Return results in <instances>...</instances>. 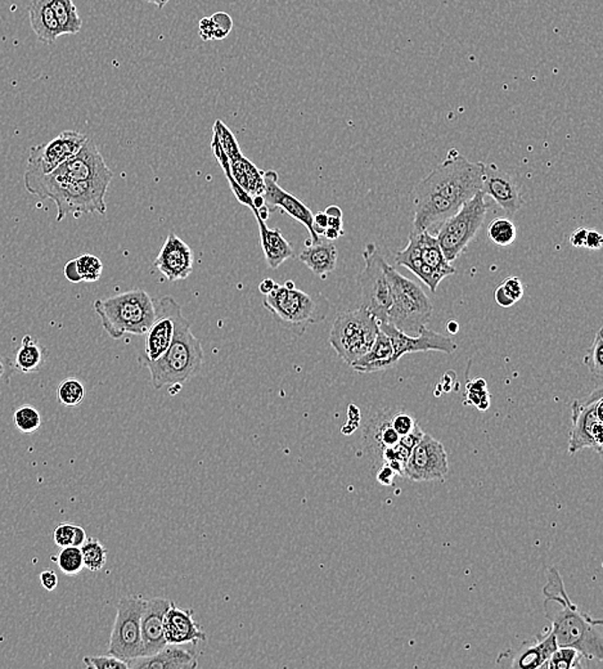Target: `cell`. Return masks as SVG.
<instances>
[{
  "mask_svg": "<svg viewBox=\"0 0 603 669\" xmlns=\"http://www.w3.org/2000/svg\"><path fill=\"white\" fill-rule=\"evenodd\" d=\"M484 163H471L456 148L413 188V230L436 236L450 216L482 191Z\"/></svg>",
  "mask_w": 603,
  "mask_h": 669,
  "instance_id": "1",
  "label": "cell"
},
{
  "mask_svg": "<svg viewBox=\"0 0 603 669\" xmlns=\"http://www.w3.org/2000/svg\"><path fill=\"white\" fill-rule=\"evenodd\" d=\"M543 595L544 615L552 623L550 631L558 647L576 648L585 658L602 663V619L592 618L570 600L560 572L555 566L549 569Z\"/></svg>",
  "mask_w": 603,
  "mask_h": 669,
  "instance_id": "2",
  "label": "cell"
},
{
  "mask_svg": "<svg viewBox=\"0 0 603 669\" xmlns=\"http://www.w3.org/2000/svg\"><path fill=\"white\" fill-rule=\"evenodd\" d=\"M26 191L37 197L54 201L57 206V222L69 214L76 218L81 214L105 215L107 213V180H71L54 174L23 175Z\"/></svg>",
  "mask_w": 603,
  "mask_h": 669,
  "instance_id": "3",
  "label": "cell"
},
{
  "mask_svg": "<svg viewBox=\"0 0 603 669\" xmlns=\"http://www.w3.org/2000/svg\"><path fill=\"white\" fill-rule=\"evenodd\" d=\"M175 334L168 352L155 362H147L155 389L184 384L200 372L204 364L201 341L193 335L191 324L181 314L180 304H174Z\"/></svg>",
  "mask_w": 603,
  "mask_h": 669,
  "instance_id": "4",
  "label": "cell"
},
{
  "mask_svg": "<svg viewBox=\"0 0 603 669\" xmlns=\"http://www.w3.org/2000/svg\"><path fill=\"white\" fill-rule=\"evenodd\" d=\"M95 311L113 340L125 334L145 335L156 318V304L148 292L140 289L96 300Z\"/></svg>",
  "mask_w": 603,
  "mask_h": 669,
  "instance_id": "5",
  "label": "cell"
},
{
  "mask_svg": "<svg viewBox=\"0 0 603 669\" xmlns=\"http://www.w3.org/2000/svg\"><path fill=\"white\" fill-rule=\"evenodd\" d=\"M391 288V306L386 322L404 334L415 336L426 326L434 314V306L423 289L406 279L388 262L383 263Z\"/></svg>",
  "mask_w": 603,
  "mask_h": 669,
  "instance_id": "6",
  "label": "cell"
},
{
  "mask_svg": "<svg viewBox=\"0 0 603 669\" xmlns=\"http://www.w3.org/2000/svg\"><path fill=\"white\" fill-rule=\"evenodd\" d=\"M264 306L291 331L303 335L310 324L326 320L331 304L322 295H309L275 283L273 290L265 295Z\"/></svg>",
  "mask_w": 603,
  "mask_h": 669,
  "instance_id": "7",
  "label": "cell"
},
{
  "mask_svg": "<svg viewBox=\"0 0 603 669\" xmlns=\"http://www.w3.org/2000/svg\"><path fill=\"white\" fill-rule=\"evenodd\" d=\"M379 331V321L359 306L336 317L331 329L330 344L339 358L351 366L371 349Z\"/></svg>",
  "mask_w": 603,
  "mask_h": 669,
  "instance_id": "8",
  "label": "cell"
},
{
  "mask_svg": "<svg viewBox=\"0 0 603 669\" xmlns=\"http://www.w3.org/2000/svg\"><path fill=\"white\" fill-rule=\"evenodd\" d=\"M485 196L482 191L477 192L455 215L447 219L436 233L448 262L453 263L459 258L484 223L489 210Z\"/></svg>",
  "mask_w": 603,
  "mask_h": 669,
  "instance_id": "9",
  "label": "cell"
},
{
  "mask_svg": "<svg viewBox=\"0 0 603 669\" xmlns=\"http://www.w3.org/2000/svg\"><path fill=\"white\" fill-rule=\"evenodd\" d=\"M364 267L358 277L360 306L370 312L379 323L388 320L391 306V288L383 270L385 258L373 242L365 245L363 250Z\"/></svg>",
  "mask_w": 603,
  "mask_h": 669,
  "instance_id": "10",
  "label": "cell"
},
{
  "mask_svg": "<svg viewBox=\"0 0 603 669\" xmlns=\"http://www.w3.org/2000/svg\"><path fill=\"white\" fill-rule=\"evenodd\" d=\"M146 600L143 596H125L117 604L115 624L108 645V654L124 660L129 665L131 660L143 656L140 619ZM130 669V668H129Z\"/></svg>",
  "mask_w": 603,
  "mask_h": 669,
  "instance_id": "11",
  "label": "cell"
},
{
  "mask_svg": "<svg viewBox=\"0 0 603 669\" xmlns=\"http://www.w3.org/2000/svg\"><path fill=\"white\" fill-rule=\"evenodd\" d=\"M602 388L596 389L584 400L573 402V426L570 431L569 454L575 455L585 448L603 452V398Z\"/></svg>",
  "mask_w": 603,
  "mask_h": 669,
  "instance_id": "12",
  "label": "cell"
},
{
  "mask_svg": "<svg viewBox=\"0 0 603 669\" xmlns=\"http://www.w3.org/2000/svg\"><path fill=\"white\" fill-rule=\"evenodd\" d=\"M448 472H449V463H448V454L443 443L439 442L432 435L424 432L423 439L413 448L404 466L403 478L423 483V481H443Z\"/></svg>",
  "mask_w": 603,
  "mask_h": 669,
  "instance_id": "13",
  "label": "cell"
},
{
  "mask_svg": "<svg viewBox=\"0 0 603 669\" xmlns=\"http://www.w3.org/2000/svg\"><path fill=\"white\" fill-rule=\"evenodd\" d=\"M88 137L75 130H64L46 145L30 148L26 173L51 174L61 163L74 156L83 147Z\"/></svg>",
  "mask_w": 603,
  "mask_h": 669,
  "instance_id": "14",
  "label": "cell"
},
{
  "mask_svg": "<svg viewBox=\"0 0 603 669\" xmlns=\"http://www.w3.org/2000/svg\"><path fill=\"white\" fill-rule=\"evenodd\" d=\"M380 330L385 332L391 341L390 367L397 364L404 355H411V353L441 352L445 355H452L458 349V344L455 343L452 339L438 334L427 329V326H423L420 334L415 336L404 334L388 322L380 323Z\"/></svg>",
  "mask_w": 603,
  "mask_h": 669,
  "instance_id": "15",
  "label": "cell"
},
{
  "mask_svg": "<svg viewBox=\"0 0 603 669\" xmlns=\"http://www.w3.org/2000/svg\"><path fill=\"white\" fill-rule=\"evenodd\" d=\"M558 648L552 631L540 633L535 639L521 642L517 647H512L499 654L497 659L498 667L512 669H537L543 668L547 660L550 658Z\"/></svg>",
  "mask_w": 603,
  "mask_h": 669,
  "instance_id": "16",
  "label": "cell"
},
{
  "mask_svg": "<svg viewBox=\"0 0 603 669\" xmlns=\"http://www.w3.org/2000/svg\"><path fill=\"white\" fill-rule=\"evenodd\" d=\"M280 180V177H278L277 171H265V189L264 195H263L265 206L268 207L269 212L282 210L287 215L303 224L309 230L310 235V239L306 241V244H317L322 238L315 233L314 227H313V216L314 214H313L312 210L306 204L301 203L297 196L285 191L280 186V180Z\"/></svg>",
  "mask_w": 603,
  "mask_h": 669,
  "instance_id": "17",
  "label": "cell"
},
{
  "mask_svg": "<svg viewBox=\"0 0 603 669\" xmlns=\"http://www.w3.org/2000/svg\"><path fill=\"white\" fill-rule=\"evenodd\" d=\"M51 174L71 180H107L113 178V171L106 165L104 156L92 139L88 138L83 147L74 156L61 163Z\"/></svg>",
  "mask_w": 603,
  "mask_h": 669,
  "instance_id": "18",
  "label": "cell"
},
{
  "mask_svg": "<svg viewBox=\"0 0 603 669\" xmlns=\"http://www.w3.org/2000/svg\"><path fill=\"white\" fill-rule=\"evenodd\" d=\"M193 264L195 255L192 248L175 233L170 232L155 260L154 267L161 272L168 281L177 282L191 276Z\"/></svg>",
  "mask_w": 603,
  "mask_h": 669,
  "instance_id": "19",
  "label": "cell"
},
{
  "mask_svg": "<svg viewBox=\"0 0 603 669\" xmlns=\"http://www.w3.org/2000/svg\"><path fill=\"white\" fill-rule=\"evenodd\" d=\"M482 191L490 196L497 205L508 216L516 214L523 205L519 187L507 171L498 168L496 163H484Z\"/></svg>",
  "mask_w": 603,
  "mask_h": 669,
  "instance_id": "20",
  "label": "cell"
},
{
  "mask_svg": "<svg viewBox=\"0 0 603 669\" xmlns=\"http://www.w3.org/2000/svg\"><path fill=\"white\" fill-rule=\"evenodd\" d=\"M172 297H163L156 305V318L146 332L145 352L147 362H155L168 352L175 334Z\"/></svg>",
  "mask_w": 603,
  "mask_h": 669,
  "instance_id": "21",
  "label": "cell"
},
{
  "mask_svg": "<svg viewBox=\"0 0 603 669\" xmlns=\"http://www.w3.org/2000/svg\"><path fill=\"white\" fill-rule=\"evenodd\" d=\"M213 148L216 154V159L222 163L225 174L230 180L239 184V188L250 196L264 195V171H259L254 163L246 159L244 155H239L236 159L228 160L227 155L222 150L221 143L214 134Z\"/></svg>",
  "mask_w": 603,
  "mask_h": 669,
  "instance_id": "22",
  "label": "cell"
},
{
  "mask_svg": "<svg viewBox=\"0 0 603 669\" xmlns=\"http://www.w3.org/2000/svg\"><path fill=\"white\" fill-rule=\"evenodd\" d=\"M172 601L168 598H155L146 600L140 619L142 633L143 656H152L166 647L163 621Z\"/></svg>",
  "mask_w": 603,
  "mask_h": 669,
  "instance_id": "23",
  "label": "cell"
},
{
  "mask_svg": "<svg viewBox=\"0 0 603 669\" xmlns=\"http://www.w3.org/2000/svg\"><path fill=\"white\" fill-rule=\"evenodd\" d=\"M166 644L186 645L206 641V633L193 618L192 610H183L174 603L170 604L163 621Z\"/></svg>",
  "mask_w": 603,
  "mask_h": 669,
  "instance_id": "24",
  "label": "cell"
},
{
  "mask_svg": "<svg viewBox=\"0 0 603 669\" xmlns=\"http://www.w3.org/2000/svg\"><path fill=\"white\" fill-rule=\"evenodd\" d=\"M197 654L183 645L168 644L152 656L129 662L130 669H193L197 667Z\"/></svg>",
  "mask_w": 603,
  "mask_h": 669,
  "instance_id": "25",
  "label": "cell"
},
{
  "mask_svg": "<svg viewBox=\"0 0 603 669\" xmlns=\"http://www.w3.org/2000/svg\"><path fill=\"white\" fill-rule=\"evenodd\" d=\"M248 207H251V210H253L257 224H259L260 242H262L263 251H264L266 264L272 270H277L287 259L294 256V248L283 238L282 232L278 228L271 230V228L266 226L265 222L259 218V214H257L253 204Z\"/></svg>",
  "mask_w": 603,
  "mask_h": 669,
  "instance_id": "26",
  "label": "cell"
},
{
  "mask_svg": "<svg viewBox=\"0 0 603 669\" xmlns=\"http://www.w3.org/2000/svg\"><path fill=\"white\" fill-rule=\"evenodd\" d=\"M412 235L415 236V242H417L421 259L423 260L424 264L430 270L434 272L436 277L440 281H443L445 277L453 276V274L456 273V270L453 267L452 263L448 262L447 258H445L443 250H441L436 236L426 232V230H412Z\"/></svg>",
  "mask_w": 603,
  "mask_h": 669,
  "instance_id": "27",
  "label": "cell"
},
{
  "mask_svg": "<svg viewBox=\"0 0 603 669\" xmlns=\"http://www.w3.org/2000/svg\"><path fill=\"white\" fill-rule=\"evenodd\" d=\"M391 416L390 411L380 412L365 428V448L379 458L386 448L394 447L400 439L399 434L392 428Z\"/></svg>",
  "mask_w": 603,
  "mask_h": 669,
  "instance_id": "28",
  "label": "cell"
},
{
  "mask_svg": "<svg viewBox=\"0 0 603 669\" xmlns=\"http://www.w3.org/2000/svg\"><path fill=\"white\" fill-rule=\"evenodd\" d=\"M338 248L331 241H321L317 244H306L298 260L322 280H326L330 273L336 270L338 264Z\"/></svg>",
  "mask_w": 603,
  "mask_h": 669,
  "instance_id": "29",
  "label": "cell"
},
{
  "mask_svg": "<svg viewBox=\"0 0 603 669\" xmlns=\"http://www.w3.org/2000/svg\"><path fill=\"white\" fill-rule=\"evenodd\" d=\"M29 16L32 31L40 42L54 44L58 38L63 37L48 0H31Z\"/></svg>",
  "mask_w": 603,
  "mask_h": 669,
  "instance_id": "30",
  "label": "cell"
},
{
  "mask_svg": "<svg viewBox=\"0 0 603 669\" xmlns=\"http://www.w3.org/2000/svg\"><path fill=\"white\" fill-rule=\"evenodd\" d=\"M395 264L402 265V267L408 268L412 273L417 276L421 281L427 286L432 292L438 290V286L440 285V280L436 277L434 272L430 270L423 260L421 259L420 250H418L417 242H415V236L409 235L408 245L397 253L395 255Z\"/></svg>",
  "mask_w": 603,
  "mask_h": 669,
  "instance_id": "31",
  "label": "cell"
},
{
  "mask_svg": "<svg viewBox=\"0 0 603 669\" xmlns=\"http://www.w3.org/2000/svg\"><path fill=\"white\" fill-rule=\"evenodd\" d=\"M391 356L390 339L380 330L371 349L364 355L360 356L358 361L354 362L351 367L358 372H376V371H382L390 367Z\"/></svg>",
  "mask_w": 603,
  "mask_h": 669,
  "instance_id": "32",
  "label": "cell"
},
{
  "mask_svg": "<svg viewBox=\"0 0 603 669\" xmlns=\"http://www.w3.org/2000/svg\"><path fill=\"white\" fill-rule=\"evenodd\" d=\"M46 356L48 352L39 341L35 340L31 335L23 336L21 347H19L14 355V371L22 373L39 372L46 364Z\"/></svg>",
  "mask_w": 603,
  "mask_h": 669,
  "instance_id": "33",
  "label": "cell"
},
{
  "mask_svg": "<svg viewBox=\"0 0 603 669\" xmlns=\"http://www.w3.org/2000/svg\"><path fill=\"white\" fill-rule=\"evenodd\" d=\"M55 20L61 29L63 35H75L80 33L81 17L79 16L78 8L72 0H48Z\"/></svg>",
  "mask_w": 603,
  "mask_h": 669,
  "instance_id": "34",
  "label": "cell"
},
{
  "mask_svg": "<svg viewBox=\"0 0 603 669\" xmlns=\"http://www.w3.org/2000/svg\"><path fill=\"white\" fill-rule=\"evenodd\" d=\"M198 29H200L201 39L205 42L222 40L232 31L233 20L225 12H216L213 16L204 17L200 25H198Z\"/></svg>",
  "mask_w": 603,
  "mask_h": 669,
  "instance_id": "35",
  "label": "cell"
},
{
  "mask_svg": "<svg viewBox=\"0 0 603 669\" xmlns=\"http://www.w3.org/2000/svg\"><path fill=\"white\" fill-rule=\"evenodd\" d=\"M592 660L585 658L576 648L558 647L555 653L547 660L543 668L547 669H574L588 667L587 663Z\"/></svg>",
  "mask_w": 603,
  "mask_h": 669,
  "instance_id": "36",
  "label": "cell"
},
{
  "mask_svg": "<svg viewBox=\"0 0 603 669\" xmlns=\"http://www.w3.org/2000/svg\"><path fill=\"white\" fill-rule=\"evenodd\" d=\"M84 568L90 572H99L106 566L107 548L96 539H87L80 546Z\"/></svg>",
  "mask_w": 603,
  "mask_h": 669,
  "instance_id": "37",
  "label": "cell"
},
{
  "mask_svg": "<svg viewBox=\"0 0 603 669\" xmlns=\"http://www.w3.org/2000/svg\"><path fill=\"white\" fill-rule=\"evenodd\" d=\"M517 230L514 222L507 218H497L489 224L488 238L500 247H511L516 239Z\"/></svg>",
  "mask_w": 603,
  "mask_h": 669,
  "instance_id": "38",
  "label": "cell"
},
{
  "mask_svg": "<svg viewBox=\"0 0 603 669\" xmlns=\"http://www.w3.org/2000/svg\"><path fill=\"white\" fill-rule=\"evenodd\" d=\"M465 405L473 406L480 412H487L490 408V394H489L485 379L468 380Z\"/></svg>",
  "mask_w": 603,
  "mask_h": 669,
  "instance_id": "39",
  "label": "cell"
},
{
  "mask_svg": "<svg viewBox=\"0 0 603 669\" xmlns=\"http://www.w3.org/2000/svg\"><path fill=\"white\" fill-rule=\"evenodd\" d=\"M85 387L83 382L78 379H66L58 385L57 398L61 405L66 407H76L80 406L85 398Z\"/></svg>",
  "mask_w": 603,
  "mask_h": 669,
  "instance_id": "40",
  "label": "cell"
},
{
  "mask_svg": "<svg viewBox=\"0 0 603 669\" xmlns=\"http://www.w3.org/2000/svg\"><path fill=\"white\" fill-rule=\"evenodd\" d=\"M54 539L55 545L58 548H69V546H76L80 548L84 545L87 540V531L80 525L70 524V523H63L55 528L54 533Z\"/></svg>",
  "mask_w": 603,
  "mask_h": 669,
  "instance_id": "41",
  "label": "cell"
},
{
  "mask_svg": "<svg viewBox=\"0 0 603 669\" xmlns=\"http://www.w3.org/2000/svg\"><path fill=\"white\" fill-rule=\"evenodd\" d=\"M55 562L61 572L67 575L79 574L84 569L83 555H81L80 548H76V546L61 548Z\"/></svg>",
  "mask_w": 603,
  "mask_h": 669,
  "instance_id": "42",
  "label": "cell"
},
{
  "mask_svg": "<svg viewBox=\"0 0 603 669\" xmlns=\"http://www.w3.org/2000/svg\"><path fill=\"white\" fill-rule=\"evenodd\" d=\"M13 422L23 434H32L42 426V414L31 406H22L14 412Z\"/></svg>",
  "mask_w": 603,
  "mask_h": 669,
  "instance_id": "43",
  "label": "cell"
},
{
  "mask_svg": "<svg viewBox=\"0 0 603 669\" xmlns=\"http://www.w3.org/2000/svg\"><path fill=\"white\" fill-rule=\"evenodd\" d=\"M75 263L81 282H96L101 279L102 272H104L101 259L90 254H84L76 258Z\"/></svg>",
  "mask_w": 603,
  "mask_h": 669,
  "instance_id": "44",
  "label": "cell"
},
{
  "mask_svg": "<svg viewBox=\"0 0 603 669\" xmlns=\"http://www.w3.org/2000/svg\"><path fill=\"white\" fill-rule=\"evenodd\" d=\"M584 364L590 368V373L599 380L603 376V338L602 327L597 331L593 346L588 349L584 356Z\"/></svg>",
  "mask_w": 603,
  "mask_h": 669,
  "instance_id": "45",
  "label": "cell"
},
{
  "mask_svg": "<svg viewBox=\"0 0 603 669\" xmlns=\"http://www.w3.org/2000/svg\"><path fill=\"white\" fill-rule=\"evenodd\" d=\"M214 134H215L216 138L221 143L222 150L227 155L228 160L236 159L239 155H242L236 137L233 136L232 131L230 130V128L222 120H216L215 125H214Z\"/></svg>",
  "mask_w": 603,
  "mask_h": 669,
  "instance_id": "46",
  "label": "cell"
},
{
  "mask_svg": "<svg viewBox=\"0 0 603 669\" xmlns=\"http://www.w3.org/2000/svg\"><path fill=\"white\" fill-rule=\"evenodd\" d=\"M84 665L85 667L90 669H129L127 662L110 656V654L99 656H85Z\"/></svg>",
  "mask_w": 603,
  "mask_h": 669,
  "instance_id": "47",
  "label": "cell"
},
{
  "mask_svg": "<svg viewBox=\"0 0 603 669\" xmlns=\"http://www.w3.org/2000/svg\"><path fill=\"white\" fill-rule=\"evenodd\" d=\"M392 428L399 434V437L409 434L418 425L411 414L406 412H392L391 416Z\"/></svg>",
  "mask_w": 603,
  "mask_h": 669,
  "instance_id": "48",
  "label": "cell"
},
{
  "mask_svg": "<svg viewBox=\"0 0 603 669\" xmlns=\"http://www.w3.org/2000/svg\"><path fill=\"white\" fill-rule=\"evenodd\" d=\"M502 289L506 294L514 300L515 303L520 302L523 297V286L519 277H508L502 283Z\"/></svg>",
  "mask_w": 603,
  "mask_h": 669,
  "instance_id": "49",
  "label": "cell"
},
{
  "mask_svg": "<svg viewBox=\"0 0 603 669\" xmlns=\"http://www.w3.org/2000/svg\"><path fill=\"white\" fill-rule=\"evenodd\" d=\"M326 213L327 219H329V227L333 230H338L339 232H344V221H342V210L338 205H330L324 210Z\"/></svg>",
  "mask_w": 603,
  "mask_h": 669,
  "instance_id": "50",
  "label": "cell"
},
{
  "mask_svg": "<svg viewBox=\"0 0 603 669\" xmlns=\"http://www.w3.org/2000/svg\"><path fill=\"white\" fill-rule=\"evenodd\" d=\"M40 583L46 591L52 592L57 589L58 577L54 571H44L40 573Z\"/></svg>",
  "mask_w": 603,
  "mask_h": 669,
  "instance_id": "51",
  "label": "cell"
},
{
  "mask_svg": "<svg viewBox=\"0 0 603 669\" xmlns=\"http://www.w3.org/2000/svg\"><path fill=\"white\" fill-rule=\"evenodd\" d=\"M603 236L597 230H588L587 238H585L584 247L590 250H599L602 247Z\"/></svg>",
  "mask_w": 603,
  "mask_h": 669,
  "instance_id": "52",
  "label": "cell"
},
{
  "mask_svg": "<svg viewBox=\"0 0 603 669\" xmlns=\"http://www.w3.org/2000/svg\"><path fill=\"white\" fill-rule=\"evenodd\" d=\"M13 371V364H11L10 359L0 353V382L10 381Z\"/></svg>",
  "mask_w": 603,
  "mask_h": 669,
  "instance_id": "53",
  "label": "cell"
},
{
  "mask_svg": "<svg viewBox=\"0 0 603 669\" xmlns=\"http://www.w3.org/2000/svg\"><path fill=\"white\" fill-rule=\"evenodd\" d=\"M313 227H314L315 233L319 238L323 236L324 230L329 227V219H327L326 213L319 212L313 216Z\"/></svg>",
  "mask_w": 603,
  "mask_h": 669,
  "instance_id": "54",
  "label": "cell"
},
{
  "mask_svg": "<svg viewBox=\"0 0 603 669\" xmlns=\"http://www.w3.org/2000/svg\"><path fill=\"white\" fill-rule=\"evenodd\" d=\"M397 475V472H395L389 464H383L382 469L380 470L379 474H377V481H379L382 486H391L392 481H394L395 476Z\"/></svg>",
  "mask_w": 603,
  "mask_h": 669,
  "instance_id": "55",
  "label": "cell"
},
{
  "mask_svg": "<svg viewBox=\"0 0 603 669\" xmlns=\"http://www.w3.org/2000/svg\"><path fill=\"white\" fill-rule=\"evenodd\" d=\"M494 299H496L498 305L502 306V308H511V306H514L515 304H516L507 294H506L500 285L498 286L496 292H494Z\"/></svg>",
  "mask_w": 603,
  "mask_h": 669,
  "instance_id": "56",
  "label": "cell"
},
{
  "mask_svg": "<svg viewBox=\"0 0 603 669\" xmlns=\"http://www.w3.org/2000/svg\"><path fill=\"white\" fill-rule=\"evenodd\" d=\"M63 273H64V276H66V279L69 280L70 282H72V283L81 282L80 276H79L78 268H76L75 259L70 260V262L67 263L66 265H64Z\"/></svg>",
  "mask_w": 603,
  "mask_h": 669,
  "instance_id": "57",
  "label": "cell"
},
{
  "mask_svg": "<svg viewBox=\"0 0 603 669\" xmlns=\"http://www.w3.org/2000/svg\"><path fill=\"white\" fill-rule=\"evenodd\" d=\"M587 233L588 230H585V228L582 227L574 230L572 236H570V244H572L574 247H584Z\"/></svg>",
  "mask_w": 603,
  "mask_h": 669,
  "instance_id": "58",
  "label": "cell"
},
{
  "mask_svg": "<svg viewBox=\"0 0 603 669\" xmlns=\"http://www.w3.org/2000/svg\"><path fill=\"white\" fill-rule=\"evenodd\" d=\"M342 235H344V232H339V230H333V228H326L323 233L327 241H335V239L341 238Z\"/></svg>",
  "mask_w": 603,
  "mask_h": 669,
  "instance_id": "59",
  "label": "cell"
},
{
  "mask_svg": "<svg viewBox=\"0 0 603 669\" xmlns=\"http://www.w3.org/2000/svg\"><path fill=\"white\" fill-rule=\"evenodd\" d=\"M275 286V282L272 281L271 279H265L264 281L260 283L259 285V290L262 292V294L268 295L269 292L273 290Z\"/></svg>",
  "mask_w": 603,
  "mask_h": 669,
  "instance_id": "60",
  "label": "cell"
},
{
  "mask_svg": "<svg viewBox=\"0 0 603 669\" xmlns=\"http://www.w3.org/2000/svg\"><path fill=\"white\" fill-rule=\"evenodd\" d=\"M146 3H148V4H154L156 5L159 10H163L165 8V5H168L172 0H145Z\"/></svg>",
  "mask_w": 603,
  "mask_h": 669,
  "instance_id": "61",
  "label": "cell"
},
{
  "mask_svg": "<svg viewBox=\"0 0 603 669\" xmlns=\"http://www.w3.org/2000/svg\"><path fill=\"white\" fill-rule=\"evenodd\" d=\"M459 330V323L456 322V321H449V322L447 323V331L449 332V334L456 335V332H458Z\"/></svg>",
  "mask_w": 603,
  "mask_h": 669,
  "instance_id": "62",
  "label": "cell"
},
{
  "mask_svg": "<svg viewBox=\"0 0 603 669\" xmlns=\"http://www.w3.org/2000/svg\"><path fill=\"white\" fill-rule=\"evenodd\" d=\"M285 286H286V288H289V289H294L295 288V283L292 282V281H287L285 283Z\"/></svg>",
  "mask_w": 603,
  "mask_h": 669,
  "instance_id": "63",
  "label": "cell"
}]
</instances>
